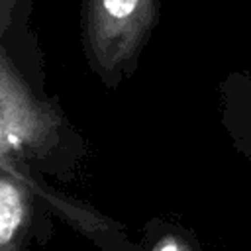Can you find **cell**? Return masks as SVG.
Here are the masks:
<instances>
[{"mask_svg": "<svg viewBox=\"0 0 251 251\" xmlns=\"http://www.w3.org/2000/svg\"><path fill=\"white\" fill-rule=\"evenodd\" d=\"M35 188L25 163L0 157V251H22Z\"/></svg>", "mask_w": 251, "mask_h": 251, "instance_id": "obj_3", "label": "cell"}, {"mask_svg": "<svg viewBox=\"0 0 251 251\" xmlns=\"http://www.w3.org/2000/svg\"><path fill=\"white\" fill-rule=\"evenodd\" d=\"M67 120L55 102L39 98L6 49L0 51V157L25 163L59 147Z\"/></svg>", "mask_w": 251, "mask_h": 251, "instance_id": "obj_2", "label": "cell"}, {"mask_svg": "<svg viewBox=\"0 0 251 251\" xmlns=\"http://www.w3.org/2000/svg\"><path fill=\"white\" fill-rule=\"evenodd\" d=\"M149 251H194V245L188 241V233L176 227H167L159 231Z\"/></svg>", "mask_w": 251, "mask_h": 251, "instance_id": "obj_4", "label": "cell"}, {"mask_svg": "<svg viewBox=\"0 0 251 251\" xmlns=\"http://www.w3.org/2000/svg\"><path fill=\"white\" fill-rule=\"evenodd\" d=\"M18 0H0V31L6 33V29L12 24V14Z\"/></svg>", "mask_w": 251, "mask_h": 251, "instance_id": "obj_5", "label": "cell"}, {"mask_svg": "<svg viewBox=\"0 0 251 251\" xmlns=\"http://www.w3.org/2000/svg\"><path fill=\"white\" fill-rule=\"evenodd\" d=\"M159 22V0H82L80 37L90 71L116 88L129 76Z\"/></svg>", "mask_w": 251, "mask_h": 251, "instance_id": "obj_1", "label": "cell"}]
</instances>
